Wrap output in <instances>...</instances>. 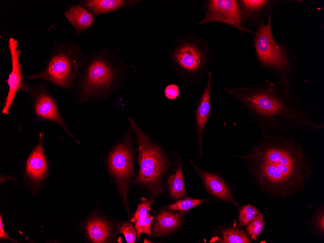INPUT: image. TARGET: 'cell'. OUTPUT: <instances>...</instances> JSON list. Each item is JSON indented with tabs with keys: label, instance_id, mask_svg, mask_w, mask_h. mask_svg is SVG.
I'll return each mask as SVG.
<instances>
[{
	"label": "cell",
	"instance_id": "cell-1",
	"mask_svg": "<svg viewBox=\"0 0 324 243\" xmlns=\"http://www.w3.org/2000/svg\"><path fill=\"white\" fill-rule=\"evenodd\" d=\"M249 173L262 192L275 199L303 192L313 170L311 159L294 134L261 133L243 155Z\"/></svg>",
	"mask_w": 324,
	"mask_h": 243
},
{
	"label": "cell",
	"instance_id": "cell-2",
	"mask_svg": "<svg viewBox=\"0 0 324 243\" xmlns=\"http://www.w3.org/2000/svg\"><path fill=\"white\" fill-rule=\"evenodd\" d=\"M222 91L243 105L261 133L289 135L324 129V123L311 116L298 96L277 83L265 80L250 86L223 87Z\"/></svg>",
	"mask_w": 324,
	"mask_h": 243
},
{
	"label": "cell",
	"instance_id": "cell-3",
	"mask_svg": "<svg viewBox=\"0 0 324 243\" xmlns=\"http://www.w3.org/2000/svg\"><path fill=\"white\" fill-rule=\"evenodd\" d=\"M271 14L267 24L258 26L254 34V46L259 64L277 80L284 90L291 92V84L297 69V63L290 51L275 41L271 29Z\"/></svg>",
	"mask_w": 324,
	"mask_h": 243
},
{
	"label": "cell",
	"instance_id": "cell-4",
	"mask_svg": "<svg viewBox=\"0 0 324 243\" xmlns=\"http://www.w3.org/2000/svg\"><path fill=\"white\" fill-rule=\"evenodd\" d=\"M173 63L186 82L197 84L206 79L211 61L207 40L196 33L182 35L171 52Z\"/></svg>",
	"mask_w": 324,
	"mask_h": 243
},
{
	"label": "cell",
	"instance_id": "cell-5",
	"mask_svg": "<svg viewBox=\"0 0 324 243\" xmlns=\"http://www.w3.org/2000/svg\"><path fill=\"white\" fill-rule=\"evenodd\" d=\"M81 66L80 52L74 44L55 43L44 68L27 78L30 80H43L61 88L70 89Z\"/></svg>",
	"mask_w": 324,
	"mask_h": 243
},
{
	"label": "cell",
	"instance_id": "cell-6",
	"mask_svg": "<svg viewBox=\"0 0 324 243\" xmlns=\"http://www.w3.org/2000/svg\"><path fill=\"white\" fill-rule=\"evenodd\" d=\"M129 120L135 132L139 146L140 169L137 181L157 195L162 193V178L169 162L161 148L141 130L135 120L132 117H129Z\"/></svg>",
	"mask_w": 324,
	"mask_h": 243
},
{
	"label": "cell",
	"instance_id": "cell-7",
	"mask_svg": "<svg viewBox=\"0 0 324 243\" xmlns=\"http://www.w3.org/2000/svg\"><path fill=\"white\" fill-rule=\"evenodd\" d=\"M114 71L103 56L93 59L80 81L78 97L80 102L97 99L105 95L114 80Z\"/></svg>",
	"mask_w": 324,
	"mask_h": 243
},
{
	"label": "cell",
	"instance_id": "cell-8",
	"mask_svg": "<svg viewBox=\"0 0 324 243\" xmlns=\"http://www.w3.org/2000/svg\"><path fill=\"white\" fill-rule=\"evenodd\" d=\"M29 97L34 115L61 128L75 138L67 127L57 102L44 84H31L23 81L20 89Z\"/></svg>",
	"mask_w": 324,
	"mask_h": 243
},
{
	"label": "cell",
	"instance_id": "cell-9",
	"mask_svg": "<svg viewBox=\"0 0 324 243\" xmlns=\"http://www.w3.org/2000/svg\"><path fill=\"white\" fill-rule=\"evenodd\" d=\"M130 132V129L125 140L112 151L108 159L109 170L117 182L126 204L127 185L133 175L132 153Z\"/></svg>",
	"mask_w": 324,
	"mask_h": 243
},
{
	"label": "cell",
	"instance_id": "cell-10",
	"mask_svg": "<svg viewBox=\"0 0 324 243\" xmlns=\"http://www.w3.org/2000/svg\"><path fill=\"white\" fill-rule=\"evenodd\" d=\"M204 11V18L197 25L219 22L230 25L242 32L254 34L242 25V13L239 0H209L205 4Z\"/></svg>",
	"mask_w": 324,
	"mask_h": 243
},
{
	"label": "cell",
	"instance_id": "cell-11",
	"mask_svg": "<svg viewBox=\"0 0 324 243\" xmlns=\"http://www.w3.org/2000/svg\"><path fill=\"white\" fill-rule=\"evenodd\" d=\"M8 49L10 53L12 69L7 82L9 87L8 92L5 99L1 114L8 115L13 105L16 94L21 89L23 80L22 68L19 62L21 50L18 48V41L13 37L9 40Z\"/></svg>",
	"mask_w": 324,
	"mask_h": 243
},
{
	"label": "cell",
	"instance_id": "cell-12",
	"mask_svg": "<svg viewBox=\"0 0 324 243\" xmlns=\"http://www.w3.org/2000/svg\"><path fill=\"white\" fill-rule=\"evenodd\" d=\"M212 81V71H209L205 86L197 103L194 115V127L198 140L200 156L202 154L203 137L205 127L212 110L211 101Z\"/></svg>",
	"mask_w": 324,
	"mask_h": 243
},
{
	"label": "cell",
	"instance_id": "cell-13",
	"mask_svg": "<svg viewBox=\"0 0 324 243\" xmlns=\"http://www.w3.org/2000/svg\"><path fill=\"white\" fill-rule=\"evenodd\" d=\"M193 166L202 179L208 191L217 198L239 206L229 188L224 180L218 175L206 172L197 167L191 161Z\"/></svg>",
	"mask_w": 324,
	"mask_h": 243
},
{
	"label": "cell",
	"instance_id": "cell-14",
	"mask_svg": "<svg viewBox=\"0 0 324 243\" xmlns=\"http://www.w3.org/2000/svg\"><path fill=\"white\" fill-rule=\"evenodd\" d=\"M279 1L268 0H239L242 13V25L244 26L247 22L250 21L259 22V20H261L266 13H273Z\"/></svg>",
	"mask_w": 324,
	"mask_h": 243
},
{
	"label": "cell",
	"instance_id": "cell-15",
	"mask_svg": "<svg viewBox=\"0 0 324 243\" xmlns=\"http://www.w3.org/2000/svg\"><path fill=\"white\" fill-rule=\"evenodd\" d=\"M39 141L32 150L26 163V173L34 181L42 179L47 173L48 163L43 147V134H40Z\"/></svg>",
	"mask_w": 324,
	"mask_h": 243
},
{
	"label": "cell",
	"instance_id": "cell-16",
	"mask_svg": "<svg viewBox=\"0 0 324 243\" xmlns=\"http://www.w3.org/2000/svg\"><path fill=\"white\" fill-rule=\"evenodd\" d=\"M179 213L170 211H162L156 218L152 227L153 236H163L173 231L180 224Z\"/></svg>",
	"mask_w": 324,
	"mask_h": 243
},
{
	"label": "cell",
	"instance_id": "cell-17",
	"mask_svg": "<svg viewBox=\"0 0 324 243\" xmlns=\"http://www.w3.org/2000/svg\"><path fill=\"white\" fill-rule=\"evenodd\" d=\"M64 14L78 32L88 28L94 21L93 14L79 5L70 6Z\"/></svg>",
	"mask_w": 324,
	"mask_h": 243
},
{
	"label": "cell",
	"instance_id": "cell-18",
	"mask_svg": "<svg viewBox=\"0 0 324 243\" xmlns=\"http://www.w3.org/2000/svg\"><path fill=\"white\" fill-rule=\"evenodd\" d=\"M88 235L93 243H104L110 234V227L108 224L100 218L90 220L86 226Z\"/></svg>",
	"mask_w": 324,
	"mask_h": 243
},
{
	"label": "cell",
	"instance_id": "cell-19",
	"mask_svg": "<svg viewBox=\"0 0 324 243\" xmlns=\"http://www.w3.org/2000/svg\"><path fill=\"white\" fill-rule=\"evenodd\" d=\"M170 196L176 199H180L186 196L185 189L183 174L181 163L179 157L178 158L176 172L167 180Z\"/></svg>",
	"mask_w": 324,
	"mask_h": 243
},
{
	"label": "cell",
	"instance_id": "cell-20",
	"mask_svg": "<svg viewBox=\"0 0 324 243\" xmlns=\"http://www.w3.org/2000/svg\"><path fill=\"white\" fill-rule=\"evenodd\" d=\"M83 2L94 13L100 15L116 10L126 4L133 2L122 0H88Z\"/></svg>",
	"mask_w": 324,
	"mask_h": 243
},
{
	"label": "cell",
	"instance_id": "cell-21",
	"mask_svg": "<svg viewBox=\"0 0 324 243\" xmlns=\"http://www.w3.org/2000/svg\"><path fill=\"white\" fill-rule=\"evenodd\" d=\"M217 243H250L248 236L237 227H230L222 231V238Z\"/></svg>",
	"mask_w": 324,
	"mask_h": 243
},
{
	"label": "cell",
	"instance_id": "cell-22",
	"mask_svg": "<svg viewBox=\"0 0 324 243\" xmlns=\"http://www.w3.org/2000/svg\"><path fill=\"white\" fill-rule=\"evenodd\" d=\"M207 200L194 199L190 197L185 198L183 199L178 200L175 203L170 205L169 209L174 211H188L193 208L203 203Z\"/></svg>",
	"mask_w": 324,
	"mask_h": 243
},
{
	"label": "cell",
	"instance_id": "cell-23",
	"mask_svg": "<svg viewBox=\"0 0 324 243\" xmlns=\"http://www.w3.org/2000/svg\"><path fill=\"white\" fill-rule=\"evenodd\" d=\"M259 210L250 204L242 207L239 211V221L241 226L247 225L257 215Z\"/></svg>",
	"mask_w": 324,
	"mask_h": 243
},
{
	"label": "cell",
	"instance_id": "cell-24",
	"mask_svg": "<svg viewBox=\"0 0 324 243\" xmlns=\"http://www.w3.org/2000/svg\"><path fill=\"white\" fill-rule=\"evenodd\" d=\"M246 228L248 234L251 236V238L256 240L264 228L265 222L261 214L256 216L248 225Z\"/></svg>",
	"mask_w": 324,
	"mask_h": 243
},
{
	"label": "cell",
	"instance_id": "cell-25",
	"mask_svg": "<svg viewBox=\"0 0 324 243\" xmlns=\"http://www.w3.org/2000/svg\"><path fill=\"white\" fill-rule=\"evenodd\" d=\"M154 200L148 201L146 198H141V203L138 205L137 209L131 220L132 222L144 218L147 215L148 211L151 210L150 207Z\"/></svg>",
	"mask_w": 324,
	"mask_h": 243
},
{
	"label": "cell",
	"instance_id": "cell-26",
	"mask_svg": "<svg viewBox=\"0 0 324 243\" xmlns=\"http://www.w3.org/2000/svg\"><path fill=\"white\" fill-rule=\"evenodd\" d=\"M154 219L153 217L150 216L149 214L144 218L137 221L135 224V227L137 232V237L138 241L140 238L142 233L150 235L151 234L150 227L152 221Z\"/></svg>",
	"mask_w": 324,
	"mask_h": 243
},
{
	"label": "cell",
	"instance_id": "cell-27",
	"mask_svg": "<svg viewBox=\"0 0 324 243\" xmlns=\"http://www.w3.org/2000/svg\"><path fill=\"white\" fill-rule=\"evenodd\" d=\"M119 232L122 233L128 243H134L136 240V232L133 226L130 223H125L119 228Z\"/></svg>",
	"mask_w": 324,
	"mask_h": 243
},
{
	"label": "cell",
	"instance_id": "cell-28",
	"mask_svg": "<svg viewBox=\"0 0 324 243\" xmlns=\"http://www.w3.org/2000/svg\"><path fill=\"white\" fill-rule=\"evenodd\" d=\"M313 227L317 234L324 235V209H320L314 218Z\"/></svg>",
	"mask_w": 324,
	"mask_h": 243
},
{
	"label": "cell",
	"instance_id": "cell-29",
	"mask_svg": "<svg viewBox=\"0 0 324 243\" xmlns=\"http://www.w3.org/2000/svg\"><path fill=\"white\" fill-rule=\"evenodd\" d=\"M165 97L169 100L176 99L179 95L180 91L178 86L175 84L168 85L164 89Z\"/></svg>",
	"mask_w": 324,
	"mask_h": 243
},
{
	"label": "cell",
	"instance_id": "cell-30",
	"mask_svg": "<svg viewBox=\"0 0 324 243\" xmlns=\"http://www.w3.org/2000/svg\"><path fill=\"white\" fill-rule=\"evenodd\" d=\"M0 238L3 239H8L11 240L12 242H16L15 240L10 238L8 235L5 232L4 229L3 228V224L2 222L1 216L0 217Z\"/></svg>",
	"mask_w": 324,
	"mask_h": 243
},
{
	"label": "cell",
	"instance_id": "cell-31",
	"mask_svg": "<svg viewBox=\"0 0 324 243\" xmlns=\"http://www.w3.org/2000/svg\"><path fill=\"white\" fill-rule=\"evenodd\" d=\"M144 243H151V242L150 241H148L147 240H145Z\"/></svg>",
	"mask_w": 324,
	"mask_h": 243
}]
</instances>
